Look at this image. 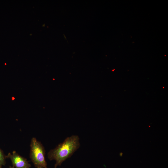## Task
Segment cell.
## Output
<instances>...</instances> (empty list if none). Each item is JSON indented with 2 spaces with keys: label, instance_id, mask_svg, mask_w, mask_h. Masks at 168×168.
Listing matches in <instances>:
<instances>
[{
  "label": "cell",
  "instance_id": "5",
  "mask_svg": "<svg viewBox=\"0 0 168 168\" xmlns=\"http://www.w3.org/2000/svg\"><path fill=\"white\" fill-rule=\"evenodd\" d=\"M9 168H15L12 166H10Z\"/></svg>",
  "mask_w": 168,
  "mask_h": 168
},
{
  "label": "cell",
  "instance_id": "6",
  "mask_svg": "<svg viewBox=\"0 0 168 168\" xmlns=\"http://www.w3.org/2000/svg\"><path fill=\"white\" fill-rule=\"evenodd\" d=\"M12 98H13L12 100H14V98L13 97Z\"/></svg>",
  "mask_w": 168,
  "mask_h": 168
},
{
  "label": "cell",
  "instance_id": "1",
  "mask_svg": "<svg viewBox=\"0 0 168 168\" xmlns=\"http://www.w3.org/2000/svg\"><path fill=\"white\" fill-rule=\"evenodd\" d=\"M80 138L77 135H73L66 138L55 148L50 150L47 156L50 161H55L54 168H57L68 158L70 157L79 148Z\"/></svg>",
  "mask_w": 168,
  "mask_h": 168
},
{
  "label": "cell",
  "instance_id": "2",
  "mask_svg": "<svg viewBox=\"0 0 168 168\" xmlns=\"http://www.w3.org/2000/svg\"><path fill=\"white\" fill-rule=\"evenodd\" d=\"M30 159L35 168H48L45 160V151L42 143L35 137L31 140Z\"/></svg>",
  "mask_w": 168,
  "mask_h": 168
},
{
  "label": "cell",
  "instance_id": "3",
  "mask_svg": "<svg viewBox=\"0 0 168 168\" xmlns=\"http://www.w3.org/2000/svg\"><path fill=\"white\" fill-rule=\"evenodd\" d=\"M6 157L10 160L12 166L15 168H31V165L27 159L15 151H13L12 153H9Z\"/></svg>",
  "mask_w": 168,
  "mask_h": 168
},
{
  "label": "cell",
  "instance_id": "4",
  "mask_svg": "<svg viewBox=\"0 0 168 168\" xmlns=\"http://www.w3.org/2000/svg\"><path fill=\"white\" fill-rule=\"evenodd\" d=\"M6 158V156L2 150L0 148V168H2L3 166L5 165Z\"/></svg>",
  "mask_w": 168,
  "mask_h": 168
}]
</instances>
